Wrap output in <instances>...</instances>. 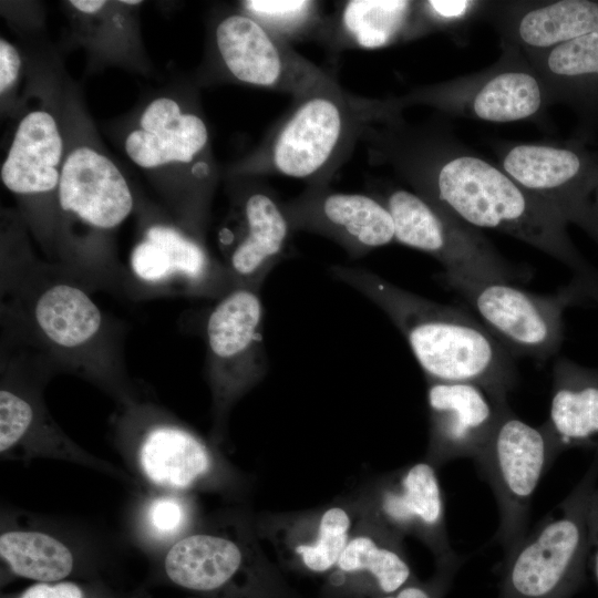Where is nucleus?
Masks as SVG:
<instances>
[{
  "mask_svg": "<svg viewBox=\"0 0 598 598\" xmlns=\"http://www.w3.org/2000/svg\"><path fill=\"white\" fill-rule=\"evenodd\" d=\"M246 14L288 42L313 31L321 23L320 4L310 0H247Z\"/></svg>",
  "mask_w": 598,
  "mask_h": 598,
  "instance_id": "nucleus-29",
  "label": "nucleus"
},
{
  "mask_svg": "<svg viewBox=\"0 0 598 598\" xmlns=\"http://www.w3.org/2000/svg\"><path fill=\"white\" fill-rule=\"evenodd\" d=\"M147 522L162 536L173 535L182 527L185 509L181 501L172 496L155 498L147 508Z\"/></svg>",
  "mask_w": 598,
  "mask_h": 598,
  "instance_id": "nucleus-32",
  "label": "nucleus"
},
{
  "mask_svg": "<svg viewBox=\"0 0 598 598\" xmlns=\"http://www.w3.org/2000/svg\"><path fill=\"white\" fill-rule=\"evenodd\" d=\"M498 14L504 47L523 53L549 50L598 30V2L557 0L512 3Z\"/></svg>",
  "mask_w": 598,
  "mask_h": 598,
  "instance_id": "nucleus-18",
  "label": "nucleus"
},
{
  "mask_svg": "<svg viewBox=\"0 0 598 598\" xmlns=\"http://www.w3.org/2000/svg\"><path fill=\"white\" fill-rule=\"evenodd\" d=\"M122 3H125V4H130V6H137L140 4L142 1L140 0H124V1H121Z\"/></svg>",
  "mask_w": 598,
  "mask_h": 598,
  "instance_id": "nucleus-39",
  "label": "nucleus"
},
{
  "mask_svg": "<svg viewBox=\"0 0 598 598\" xmlns=\"http://www.w3.org/2000/svg\"><path fill=\"white\" fill-rule=\"evenodd\" d=\"M130 275L152 291L219 299L233 285L223 261L176 227L155 224L130 255Z\"/></svg>",
  "mask_w": 598,
  "mask_h": 598,
  "instance_id": "nucleus-12",
  "label": "nucleus"
},
{
  "mask_svg": "<svg viewBox=\"0 0 598 598\" xmlns=\"http://www.w3.org/2000/svg\"><path fill=\"white\" fill-rule=\"evenodd\" d=\"M523 54L551 102L580 103L598 91V30L549 50Z\"/></svg>",
  "mask_w": 598,
  "mask_h": 598,
  "instance_id": "nucleus-25",
  "label": "nucleus"
},
{
  "mask_svg": "<svg viewBox=\"0 0 598 598\" xmlns=\"http://www.w3.org/2000/svg\"><path fill=\"white\" fill-rule=\"evenodd\" d=\"M90 286L61 265L27 252L2 254V342L130 399L124 332L90 296Z\"/></svg>",
  "mask_w": 598,
  "mask_h": 598,
  "instance_id": "nucleus-2",
  "label": "nucleus"
},
{
  "mask_svg": "<svg viewBox=\"0 0 598 598\" xmlns=\"http://www.w3.org/2000/svg\"><path fill=\"white\" fill-rule=\"evenodd\" d=\"M431 456L437 462L475 458L489 440L507 401L470 382L427 380Z\"/></svg>",
  "mask_w": 598,
  "mask_h": 598,
  "instance_id": "nucleus-16",
  "label": "nucleus"
},
{
  "mask_svg": "<svg viewBox=\"0 0 598 598\" xmlns=\"http://www.w3.org/2000/svg\"><path fill=\"white\" fill-rule=\"evenodd\" d=\"M141 128L125 140V151L141 167L168 163H192L208 143V130L196 114L183 113L176 101L159 97L151 102L140 120Z\"/></svg>",
  "mask_w": 598,
  "mask_h": 598,
  "instance_id": "nucleus-19",
  "label": "nucleus"
},
{
  "mask_svg": "<svg viewBox=\"0 0 598 598\" xmlns=\"http://www.w3.org/2000/svg\"><path fill=\"white\" fill-rule=\"evenodd\" d=\"M62 151V137L53 116L44 111L27 114L2 164V183L17 195L50 193L59 186Z\"/></svg>",
  "mask_w": 598,
  "mask_h": 598,
  "instance_id": "nucleus-22",
  "label": "nucleus"
},
{
  "mask_svg": "<svg viewBox=\"0 0 598 598\" xmlns=\"http://www.w3.org/2000/svg\"><path fill=\"white\" fill-rule=\"evenodd\" d=\"M350 523L344 509H327L320 518L315 540L296 548L303 566L315 573H323L337 566L349 543Z\"/></svg>",
  "mask_w": 598,
  "mask_h": 598,
  "instance_id": "nucleus-30",
  "label": "nucleus"
},
{
  "mask_svg": "<svg viewBox=\"0 0 598 598\" xmlns=\"http://www.w3.org/2000/svg\"><path fill=\"white\" fill-rule=\"evenodd\" d=\"M282 204L293 231L330 238L352 258L395 240L391 213L375 195L336 192L324 184Z\"/></svg>",
  "mask_w": 598,
  "mask_h": 598,
  "instance_id": "nucleus-15",
  "label": "nucleus"
},
{
  "mask_svg": "<svg viewBox=\"0 0 598 598\" xmlns=\"http://www.w3.org/2000/svg\"><path fill=\"white\" fill-rule=\"evenodd\" d=\"M485 2L471 0L419 1L423 31L458 28L475 17Z\"/></svg>",
  "mask_w": 598,
  "mask_h": 598,
  "instance_id": "nucleus-31",
  "label": "nucleus"
},
{
  "mask_svg": "<svg viewBox=\"0 0 598 598\" xmlns=\"http://www.w3.org/2000/svg\"><path fill=\"white\" fill-rule=\"evenodd\" d=\"M70 3L80 12L93 14L104 8L106 1L103 0H72Z\"/></svg>",
  "mask_w": 598,
  "mask_h": 598,
  "instance_id": "nucleus-38",
  "label": "nucleus"
},
{
  "mask_svg": "<svg viewBox=\"0 0 598 598\" xmlns=\"http://www.w3.org/2000/svg\"><path fill=\"white\" fill-rule=\"evenodd\" d=\"M404 106L423 104L442 112L491 123L546 118L550 96L523 53L504 47L492 66L475 74L426 85L400 99Z\"/></svg>",
  "mask_w": 598,
  "mask_h": 598,
  "instance_id": "nucleus-8",
  "label": "nucleus"
},
{
  "mask_svg": "<svg viewBox=\"0 0 598 598\" xmlns=\"http://www.w3.org/2000/svg\"><path fill=\"white\" fill-rule=\"evenodd\" d=\"M329 271L385 312L406 339L426 380L474 383L507 401L517 382L514 358L482 322L371 270L333 265Z\"/></svg>",
  "mask_w": 598,
  "mask_h": 598,
  "instance_id": "nucleus-3",
  "label": "nucleus"
},
{
  "mask_svg": "<svg viewBox=\"0 0 598 598\" xmlns=\"http://www.w3.org/2000/svg\"><path fill=\"white\" fill-rule=\"evenodd\" d=\"M0 555L13 574L40 582L69 576L73 555L55 537L34 530H10L0 536Z\"/></svg>",
  "mask_w": 598,
  "mask_h": 598,
  "instance_id": "nucleus-27",
  "label": "nucleus"
},
{
  "mask_svg": "<svg viewBox=\"0 0 598 598\" xmlns=\"http://www.w3.org/2000/svg\"><path fill=\"white\" fill-rule=\"evenodd\" d=\"M138 457L154 484L183 489L204 476L210 466L206 445L190 431L172 422H153L144 430Z\"/></svg>",
  "mask_w": 598,
  "mask_h": 598,
  "instance_id": "nucleus-23",
  "label": "nucleus"
},
{
  "mask_svg": "<svg viewBox=\"0 0 598 598\" xmlns=\"http://www.w3.org/2000/svg\"><path fill=\"white\" fill-rule=\"evenodd\" d=\"M20 598H83V594L72 582H40L28 588Z\"/></svg>",
  "mask_w": 598,
  "mask_h": 598,
  "instance_id": "nucleus-35",
  "label": "nucleus"
},
{
  "mask_svg": "<svg viewBox=\"0 0 598 598\" xmlns=\"http://www.w3.org/2000/svg\"><path fill=\"white\" fill-rule=\"evenodd\" d=\"M364 133L373 155L390 164L415 193L476 228L505 233L569 267L598 288L595 270L578 252L567 221L513 181L498 164L440 131L409 127L399 116Z\"/></svg>",
  "mask_w": 598,
  "mask_h": 598,
  "instance_id": "nucleus-1",
  "label": "nucleus"
},
{
  "mask_svg": "<svg viewBox=\"0 0 598 598\" xmlns=\"http://www.w3.org/2000/svg\"><path fill=\"white\" fill-rule=\"evenodd\" d=\"M598 448L573 491L506 551L498 598H571L588 561L587 511L597 488Z\"/></svg>",
  "mask_w": 598,
  "mask_h": 598,
  "instance_id": "nucleus-5",
  "label": "nucleus"
},
{
  "mask_svg": "<svg viewBox=\"0 0 598 598\" xmlns=\"http://www.w3.org/2000/svg\"><path fill=\"white\" fill-rule=\"evenodd\" d=\"M556 452L598 448V369L558 358L553 367V391L544 423Z\"/></svg>",
  "mask_w": 598,
  "mask_h": 598,
  "instance_id": "nucleus-20",
  "label": "nucleus"
},
{
  "mask_svg": "<svg viewBox=\"0 0 598 598\" xmlns=\"http://www.w3.org/2000/svg\"><path fill=\"white\" fill-rule=\"evenodd\" d=\"M375 196L391 213L395 241L431 255L443 276L481 281H527L529 270L514 265L476 229L415 192L388 188Z\"/></svg>",
  "mask_w": 598,
  "mask_h": 598,
  "instance_id": "nucleus-7",
  "label": "nucleus"
},
{
  "mask_svg": "<svg viewBox=\"0 0 598 598\" xmlns=\"http://www.w3.org/2000/svg\"><path fill=\"white\" fill-rule=\"evenodd\" d=\"M499 167L567 223L582 226L598 181V158L571 143H502Z\"/></svg>",
  "mask_w": 598,
  "mask_h": 598,
  "instance_id": "nucleus-11",
  "label": "nucleus"
},
{
  "mask_svg": "<svg viewBox=\"0 0 598 598\" xmlns=\"http://www.w3.org/2000/svg\"><path fill=\"white\" fill-rule=\"evenodd\" d=\"M237 199L219 233L223 264L233 287L261 288L287 255L295 231L271 189L251 187Z\"/></svg>",
  "mask_w": 598,
  "mask_h": 598,
  "instance_id": "nucleus-14",
  "label": "nucleus"
},
{
  "mask_svg": "<svg viewBox=\"0 0 598 598\" xmlns=\"http://www.w3.org/2000/svg\"><path fill=\"white\" fill-rule=\"evenodd\" d=\"M21 58L17 49L4 39L0 40V92L8 91L18 79Z\"/></svg>",
  "mask_w": 598,
  "mask_h": 598,
  "instance_id": "nucleus-34",
  "label": "nucleus"
},
{
  "mask_svg": "<svg viewBox=\"0 0 598 598\" xmlns=\"http://www.w3.org/2000/svg\"><path fill=\"white\" fill-rule=\"evenodd\" d=\"M588 524V561L591 564L598 585V488H596L589 499L587 511Z\"/></svg>",
  "mask_w": 598,
  "mask_h": 598,
  "instance_id": "nucleus-36",
  "label": "nucleus"
},
{
  "mask_svg": "<svg viewBox=\"0 0 598 598\" xmlns=\"http://www.w3.org/2000/svg\"><path fill=\"white\" fill-rule=\"evenodd\" d=\"M558 453L543 425L533 426L506 406L489 440L474 458L494 491L505 551L527 533L533 495Z\"/></svg>",
  "mask_w": 598,
  "mask_h": 598,
  "instance_id": "nucleus-9",
  "label": "nucleus"
},
{
  "mask_svg": "<svg viewBox=\"0 0 598 598\" xmlns=\"http://www.w3.org/2000/svg\"><path fill=\"white\" fill-rule=\"evenodd\" d=\"M338 39L360 49H381L424 33L419 1L350 0L341 4Z\"/></svg>",
  "mask_w": 598,
  "mask_h": 598,
  "instance_id": "nucleus-24",
  "label": "nucleus"
},
{
  "mask_svg": "<svg viewBox=\"0 0 598 598\" xmlns=\"http://www.w3.org/2000/svg\"><path fill=\"white\" fill-rule=\"evenodd\" d=\"M381 511L391 525L424 535L440 564L461 560L445 535L443 494L432 464L420 462L401 473L383 491Z\"/></svg>",
  "mask_w": 598,
  "mask_h": 598,
  "instance_id": "nucleus-21",
  "label": "nucleus"
},
{
  "mask_svg": "<svg viewBox=\"0 0 598 598\" xmlns=\"http://www.w3.org/2000/svg\"><path fill=\"white\" fill-rule=\"evenodd\" d=\"M241 561V550L233 540L209 534H195L171 547L164 568L168 578L181 587L212 591L229 581Z\"/></svg>",
  "mask_w": 598,
  "mask_h": 598,
  "instance_id": "nucleus-26",
  "label": "nucleus"
},
{
  "mask_svg": "<svg viewBox=\"0 0 598 598\" xmlns=\"http://www.w3.org/2000/svg\"><path fill=\"white\" fill-rule=\"evenodd\" d=\"M482 319V323L514 357L543 363L554 357L564 339V310L581 300H597L598 288L573 280L555 295L542 296L513 283L442 276Z\"/></svg>",
  "mask_w": 598,
  "mask_h": 598,
  "instance_id": "nucleus-6",
  "label": "nucleus"
},
{
  "mask_svg": "<svg viewBox=\"0 0 598 598\" xmlns=\"http://www.w3.org/2000/svg\"><path fill=\"white\" fill-rule=\"evenodd\" d=\"M461 566L460 561L440 564V570L427 585L408 584L400 590L383 598H441L448 589L451 581Z\"/></svg>",
  "mask_w": 598,
  "mask_h": 598,
  "instance_id": "nucleus-33",
  "label": "nucleus"
},
{
  "mask_svg": "<svg viewBox=\"0 0 598 598\" xmlns=\"http://www.w3.org/2000/svg\"><path fill=\"white\" fill-rule=\"evenodd\" d=\"M62 212L97 230L117 227L133 209L126 179L106 156L78 147L66 157L58 186Z\"/></svg>",
  "mask_w": 598,
  "mask_h": 598,
  "instance_id": "nucleus-17",
  "label": "nucleus"
},
{
  "mask_svg": "<svg viewBox=\"0 0 598 598\" xmlns=\"http://www.w3.org/2000/svg\"><path fill=\"white\" fill-rule=\"evenodd\" d=\"M581 228L598 241V181L591 193L588 216Z\"/></svg>",
  "mask_w": 598,
  "mask_h": 598,
  "instance_id": "nucleus-37",
  "label": "nucleus"
},
{
  "mask_svg": "<svg viewBox=\"0 0 598 598\" xmlns=\"http://www.w3.org/2000/svg\"><path fill=\"white\" fill-rule=\"evenodd\" d=\"M398 100L357 99L329 74L295 99L257 155L261 174L324 185L367 128L400 115Z\"/></svg>",
  "mask_w": 598,
  "mask_h": 598,
  "instance_id": "nucleus-4",
  "label": "nucleus"
},
{
  "mask_svg": "<svg viewBox=\"0 0 598 598\" xmlns=\"http://www.w3.org/2000/svg\"><path fill=\"white\" fill-rule=\"evenodd\" d=\"M216 47L238 81L298 97L328 74L246 13L224 18L215 30Z\"/></svg>",
  "mask_w": 598,
  "mask_h": 598,
  "instance_id": "nucleus-13",
  "label": "nucleus"
},
{
  "mask_svg": "<svg viewBox=\"0 0 598 598\" xmlns=\"http://www.w3.org/2000/svg\"><path fill=\"white\" fill-rule=\"evenodd\" d=\"M260 289L234 287L208 313L206 362L218 411L226 410L267 370Z\"/></svg>",
  "mask_w": 598,
  "mask_h": 598,
  "instance_id": "nucleus-10",
  "label": "nucleus"
},
{
  "mask_svg": "<svg viewBox=\"0 0 598 598\" xmlns=\"http://www.w3.org/2000/svg\"><path fill=\"white\" fill-rule=\"evenodd\" d=\"M337 566L344 573H368L384 595L400 590L412 578L410 565L398 546L370 536L349 540Z\"/></svg>",
  "mask_w": 598,
  "mask_h": 598,
  "instance_id": "nucleus-28",
  "label": "nucleus"
}]
</instances>
